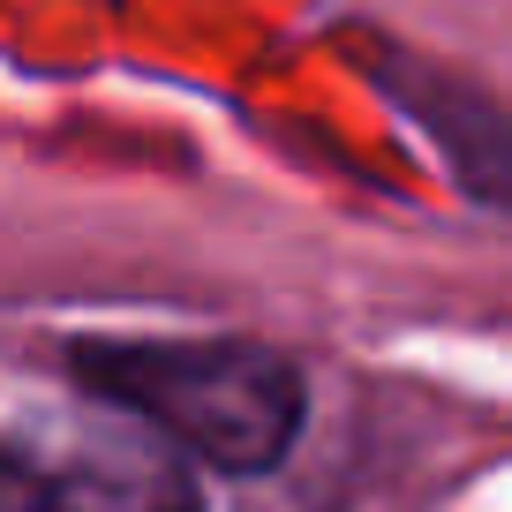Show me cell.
<instances>
[{
    "mask_svg": "<svg viewBox=\"0 0 512 512\" xmlns=\"http://www.w3.org/2000/svg\"><path fill=\"white\" fill-rule=\"evenodd\" d=\"M68 369L98 407L219 475H272L309 415V377L264 339H76Z\"/></svg>",
    "mask_w": 512,
    "mask_h": 512,
    "instance_id": "1",
    "label": "cell"
},
{
    "mask_svg": "<svg viewBox=\"0 0 512 512\" xmlns=\"http://www.w3.org/2000/svg\"><path fill=\"white\" fill-rule=\"evenodd\" d=\"M0 512H204L196 475L144 422H0Z\"/></svg>",
    "mask_w": 512,
    "mask_h": 512,
    "instance_id": "2",
    "label": "cell"
},
{
    "mask_svg": "<svg viewBox=\"0 0 512 512\" xmlns=\"http://www.w3.org/2000/svg\"><path fill=\"white\" fill-rule=\"evenodd\" d=\"M362 76L430 136V151L460 181V196L512 219V106H497L482 83L452 76L430 53L392 46V38H362Z\"/></svg>",
    "mask_w": 512,
    "mask_h": 512,
    "instance_id": "3",
    "label": "cell"
}]
</instances>
